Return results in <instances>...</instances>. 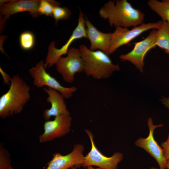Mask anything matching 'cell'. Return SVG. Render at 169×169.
<instances>
[{
	"label": "cell",
	"mask_w": 169,
	"mask_h": 169,
	"mask_svg": "<svg viewBox=\"0 0 169 169\" xmlns=\"http://www.w3.org/2000/svg\"><path fill=\"white\" fill-rule=\"evenodd\" d=\"M99 12L102 18L108 20L111 27H134L143 23L144 19L142 11L133 8L126 0L108 1Z\"/></svg>",
	"instance_id": "cell-1"
},
{
	"label": "cell",
	"mask_w": 169,
	"mask_h": 169,
	"mask_svg": "<svg viewBox=\"0 0 169 169\" xmlns=\"http://www.w3.org/2000/svg\"><path fill=\"white\" fill-rule=\"evenodd\" d=\"M8 91L0 98V117L20 113L30 99V87L18 74L13 76Z\"/></svg>",
	"instance_id": "cell-2"
},
{
	"label": "cell",
	"mask_w": 169,
	"mask_h": 169,
	"mask_svg": "<svg viewBox=\"0 0 169 169\" xmlns=\"http://www.w3.org/2000/svg\"><path fill=\"white\" fill-rule=\"evenodd\" d=\"M79 49L84 63L83 72L87 76L97 80L105 79L120 70L119 66L114 64L109 55L103 51H91L83 44Z\"/></svg>",
	"instance_id": "cell-3"
},
{
	"label": "cell",
	"mask_w": 169,
	"mask_h": 169,
	"mask_svg": "<svg viewBox=\"0 0 169 169\" xmlns=\"http://www.w3.org/2000/svg\"><path fill=\"white\" fill-rule=\"evenodd\" d=\"M44 63L45 62L41 60L35 66L29 69L28 73L33 79V85L38 88L46 86L55 90L61 93L64 99L71 97L77 90L76 87L62 85L56 79L47 72L44 67Z\"/></svg>",
	"instance_id": "cell-4"
},
{
	"label": "cell",
	"mask_w": 169,
	"mask_h": 169,
	"mask_svg": "<svg viewBox=\"0 0 169 169\" xmlns=\"http://www.w3.org/2000/svg\"><path fill=\"white\" fill-rule=\"evenodd\" d=\"M162 22L161 20L154 23H143L131 30L120 27H115L112 33L108 55L112 54L120 47L128 44L143 32L151 29H158Z\"/></svg>",
	"instance_id": "cell-5"
},
{
	"label": "cell",
	"mask_w": 169,
	"mask_h": 169,
	"mask_svg": "<svg viewBox=\"0 0 169 169\" xmlns=\"http://www.w3.org/2000/svg\"><path fill=\"white\" fill-rule=\"evenodd\" d=\"M84 14L79 9L78 24L65 44L59 49L56 48L55 42L52 41L48 47V52L44 64L45 69L55 64L58 59L67 54L69 47L74 41L83 38H87Z\"/></svg>",
	"instance_id": "cell-6"
},
{
	"label": "cell",
	"mask_w": 169,
	"mask_h": 169,
	"mask_svg": "<svg viewBox=\"0 0 169 169\" xmlns=\"http://www.w3.org/2000/svg\"><path fill=\"white\" fill-rule=\"evenodd\" d=\"M67 56L60 57L55 65L57 72L66 82L71 83L76 73L83 71L84 63L79 48L70 47Z\"/></svg>",
	"instance_id": "cell-7"
},
{
	"label": "cell",
	"mask_w": 169,
	"mask_h": 169,
	"mask_svg": "<svg viewBox=\"0 0 169 169\" xmlns=\"http://www.w3.org/2000/svg\"><path fill=\"white\" fill-rule=\"evenodd\" d=\"M85 131L90 139L91 148L90 151L84 156L81 166L85 168L94 166L102 169H118V164L123 158V154L120 152H116L110 157L105 156L96 146L92 132L87 129Z\"/></svg>",
	"instance_id": "cell-8"
},
{
	"label": "cell",
	"mask_w": 169,
	"mask_h": 169,
	"mask_svg": "<svg viewBox=\"0 0 169 169\" xmlns=\"http://www.w3.org/2000/svg\"><path fill=\"white\" fill-rule=\"evenodd\" d=\"M147 123L149 129L148 136L145 138H139L135 141V145L144 149L153 157L158 163L159 169H165L167 160L164 156L162 147L158 144L154 137L155 129L162 127L163 124L154 125L151 117L148 118Z\"/></svg>",
	"instance_id": "cell-9"
},
{
	"label": "cell",
	"mask_w": 169,
	"mask_h": 169,
	"mask_svg": "<svg viewBox=\"0 0 169 169\" xmlns=\"http://www.w3.org/2000/svg\"><path fill=\"white\" fill-rule=\"evenodd\" d=\"M156 32V29H152L145 38L135 43L134 48L131 51L120 56L121 60L131 62L141 72H143L145 56L150 49L156 46L155 37Z\"/></svg>",
	"instance_id": "cell-10"
},
{
	"label": "cell",
	"mask_w": 169,
	"mask_h": 169,
	"mask_svg": "<svg viewBox=\"0 0 169 169\" xmlns=\"http://www.w3.org/2000/svg\"><path fill=\"white\" fill-rule=\"evenodd\" d=\"M71 121L70 115H61L55 117L53 120L46 121L44 132L39 136V142H47L65 136L70 131Z\"/></svg>",
	"instance_id": "cell-11"
},
{
	"label": "cell",
	"mask_w": 169,
	"mask_h": 169,
	"mask_svg": "<svg viewBox=\"0 0 169 169\" xmlns=\"http://www.w3.org/2000/svg\"><path fill=\"white\" fill-rule=\"evenodd\" d=\"M84 146L78 144L74 146L73 150L68 154L63 155L55 153L48 162L46 169H69L73 166L79 168L84 162Z\"/></svg>",
	"instance_id": "cell-12"
},
{
	"label": "cell",
	"mask_w": 169,
	"mask_h": 169,
	"mask_svg": "<svg viewBox=\"0 0 169 169\" xmlns=\"http://www.w3.org/2000/svg\"><path fill=\"white\" fill-rule=\"evenodd\" d=\"M40 0H0V16L5 21L12 15L18 13L29 12L32 17L36 18Z\"/></svg>",
	"instance_id": "cell-13"
},
{
	"label": "cell",
	"mask_w": 169,
	"mask_h": 169,
	"mask_svg": "<svg viewBox=\"0 0 169 169\" xmlns=\"http://www.w3.org/2000/svg\"><path fill=\"white\" fill-rule=\"evenodd\" d=\"M43 90L48 95L46 100L50 103L49 109H46L43 111V116L46 121L50 120L52 116L61 115H70L63 95L56 90L52 88L44 87Z\"/></svg>",
	"instance_id": "cell-14"
},
{
	"label": "cell",
	"mask_w": 169,
	"mask_h": 169,
	"mask_svg": "<svg viewBox=\"0 0 169 169\" xmlns=\"http://www.w3.org/2000/svg\"><path fill=\"white\" fill-rule=\"evenodd\" d=\"M86 34L90 42L91 51L98 49L108 55L112 33H104L99 30L86 18L85 19Z\"/></svg>",
	"instance_id": "cell-15"
},
{
	"label": "cell",
	"mask_w": 169,
	"mask_h": 169,
	"mask_svg": "<svg viewBox=\"0 0 169 169\" xmlns=\"http://www.w3.org/2000/svg\"><path fill=\"white\" fill-rule=\"evenodd\" d=\"M155 44L169 54V24L167 22H163L156 30Z\"/></svg>",
	"instance_id": "cell-16"
},
{
	"label": "cell",
	"mask_w": 169,
	"mask_h": 169,
	"mask_svg": "<svg viewBox=\"0 0 169 169\" xmlns=\"http://www.w3.org/2000/svg\"><path fill=\"white\" fill-rule=\"evenodd\" d=\"M147 4L151 9L161 17L162 22L169 24V0H149Z\"/></svg>",
	"instance_id": "cell-17"
},
{
	"label": "cell",
	"mask_w": 169,
	"mask_h": 169,
	"mask_svg": "<svg viewBox=\"0 0 169 169\" xmlns=\"http://www.w3.org/2000/svg\"><path fill=\"white\" fill-rule=\"evenodd\" d=\"M60 2L53 0H40V4L36 12V17L42 15L53 17L55 7L60 6Z\"/></svg>",
	"instance_id": "cell-18"
},
{
	"label": "cell",
	"mask_w": 169,
	"mask_h": 169,
	"mask_svg": "<svg viewBox=\"0 0 169 169\" xmlns=\"http://www.w3.org/2000/svg\"><path fill=\"white\" fill-rule=\"evenodd\" d=\"M19 41L21 48L24 50H29L34 46L35 43V36L32 32L25 31L22 33L19 37Z\"/></svg>",
	"instance_id": "cell-19"
},
{
	"label": "cell",
	"mask_w": 169,
	"mask_h": 169,
	"mask_svg": "<svg viewBox=\"0 0 169 169\" xmlns=\"http://www.w3.org/2000/svg\"><path fill=\"white\" fill-rule=\"evenodd\" d=\"M72 13L70 10L66 7L58 6L54 9L53 17L55 20L56 24L58 23L59 20H66L71 16Z\"/></svg>",
	"instance_id": "cell-20"
},
{
	"label": "cell",
	"mask_w": 169,
	"mask_h": 169,
	"mask_svg": "<svg viewBox=\"0 0 169 169\" xmlns=\"http://www.w3.org/2000/svg\"><path fill=\"white\" fill-rule=\"evenodd\" d=\"M0 169H13L9 153L2 143L0 145Z\"/></svg>",
	"instance_id": "cell-21"
},
{
	"label": "cell",
	"mask_w": 169,
	"mask_h": 169,
	"mask_svg": "<svg viewBox=\"0 0 169 169\" xmlns=\"http://www.w3.org/2000/svg\"><path fill=\"white\" fill-rule=\"evenodd\" d=\"M164 156L167 160H169V133L166 140L161 143Z\"/></svg>",
	"instance_id": "cell-22"
},
{
	"label": "cell",
	"mask_w": 169,
	"mask_h": 169,
	"mask_svg": "<svg viewBox=\"0 0 169 169\" xmlns=\"http://www.w3.org/2000/svg\"><path fill=\"white\" fill-rule=\"evenodd\" d=\"M0 71L1 74L3 75V82L5 83L6 84H8L9 85V86L10 85L11 83L9 82V81L11 82L12 78H10V76L8 75L7 74H6L1 68L0 67Z\"/></svg>",
	"instance_id": "cell-23"
},
{
	"label": "cell",
	"mask_w": 169,
	"mask_h": 169,
	"mask_svg": "<svg viewBox=\"0 0 169 169\" xmlns=\"http://www.w3.org/2000/svg\"><path fill=\"white\" fill-rule=\"evenodd\" d=\"M161 100L165 107L169 110V96L167 97H162Z\"/></svg>",
	"instance_id": "cell-24"
},
{
	"label": "cell",
	"mask_w": 169,
	"mask_h": 169,
	"mask_svg": "<svg viewBox=\"0 0 169 169\" xmlns=\"http://www.w3.org/2000/svg\"><path fill=\"white\" fill-rule=\"evenodd\" d=\"M88 169H102L100 168H94L92 166H88L87 167ZM70 169H76V167L75 166H73L70 168Z\"/></svg>",
	"instance_id": "cell-25"
},
{
	"label": "cell",
	"mask_w": 169,
	"mask_h": 169,
	"mask_svg": "<svg viewBox=\"0 0 169 169\" xmlns=\"http://www.w3.org/2000/svg\"><path fill=\"white\" fill-rule=\"evenodd\" d=\"M166 169H169V160L167 161Z\"/></svg>",
	"instance_id": "cell-26"
},
{
	"label": "cell",
	"mask_w": 169,
	"mask_h": 169,
	"mask_svg": "<svg viewBox=\"0 0 169 169\" xmlns=\"http://www.w3.org/2000/svg\"><path fill=\"white\" fill-rule=\"evenodd\" d=\"M150 169H157L155 167H151L150 168Z\"/></svg>",
	"instance_id": "cell-27"
}]
</instances>
